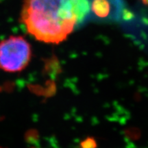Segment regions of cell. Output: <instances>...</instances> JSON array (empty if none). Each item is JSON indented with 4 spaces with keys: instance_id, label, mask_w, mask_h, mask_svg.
<instances>
[{
    "instance_id": "6da1fadb",
    "label": "cell",
    "mask_w": 148,
    "mask_h": 148,
    "mask_svg": "<svg viewBox=\"0 0 148 148\" xmlns=\"http://www.w3.org/2000/svg\"><path fill=\"white\" fill-rule=\"evenodd\" d=\"M89 9L88 0H24L21 21L36 40L58 44L73 32Z\"/></svg>"
},
{
    "instance_id": "7a4b0ae2",
    "label": "cell",
    "mask_w": 148,
    "mask_h": 148,
    "mask_svg": "<svg viewBox=\"0 0 148 148\" xmlns=\"http://www.w3.org/2000/svg\"><path fill=\"white\" fill-rule=\"evenodd\" d=\"M32 47L22 36L0 40V70L10 73L23 71L32 58Z\"/></svg>"
},
{
    "instance_id": "3957f363",
    "label": "cell",
    "mask_w": 148,
    "mask_h": 148,
    "mask_svg": "<svg viewBox=\"0 0 148 148\" xmlns=\"http://www.w3.org/2000/svg\"><path fill=\"white\" fill-rule=\"evenodd\" d=\"M91 8L97 16L106 17L110 13V5L108 0H93Z\"/></svg>"
},
{
    "instance_id": "277c9868",
    "label": "cell",
    "mask_w": 148,
    "mask_h": 148,
    "mask_svg": "<svg viewBox=\"0 0 148 148\" xmlns=\"http://www.w3.org/2000/svg\"><path fill=\"white\" fill-rule=\"evenodd\" d=\"M79 148H97V143L93 137H86L79 143Z\"/></svg>"
},
{
    "instance_id": "5b68a950",
    "label": "cell",
    "mask_w": 148,
    "mask_h": 148,
    "mask_svg": "<svg viewBox=\"0 0 148 148\" xmlns=\"http://www.w3.org/2000/svg\"><path fill=\"white\" fill-rule=\"evenodd\" d=\"M25 138L27 141L29 143H34L38 139V135L37 131H35L34 130H29L26 133L25 135Z\"/></svg>"
},
{
    "instance_id": "8992f818",
    "label": "cell",
    "mask_w": 148,
    "mask_h": 148,
    "mask_svg": "<svg viewBox=\"0 0 148 148\" xmlns=\"http://www.w3.org/2000/svg\"><path fill=\"white\" fill-rule=\"evenodd\" d=\"M141 1L144 5L148 7V0H141Z\"/></svg>"
}]
</instances>
